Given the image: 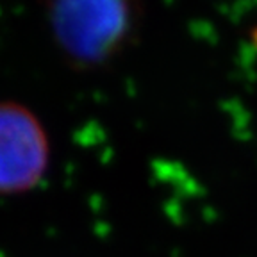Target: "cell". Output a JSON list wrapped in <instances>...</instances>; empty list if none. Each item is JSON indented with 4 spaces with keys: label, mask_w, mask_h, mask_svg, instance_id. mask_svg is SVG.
<instances>
[{
    "label": "cell",
    "mask_w": 257,
    "mask_h": 257,
    "mask_svg": "<svg viewBox=\"0 0 257 257\" xmlns=\"http://www.w3.org/2000/svg\"><path fill=\"white\" fill-rule=\"evenodd\" d=\"M56 38L72 59L98 64L120 50L134 15L125 2H64L50 13Z\"/></svg>",
    "instance_id": "cell-1"
},
{
    "label": "cell",
    "mask_w": 257,
    "mask_h": 257,
    "mask_svg": "<svg viewBox=\"0 0 257 257\" xmlns=\"http://www.w3.org/2000/svg\"><path fill=\"white\" fill-rule=\"evenodd\" d=\"M48 163L50 143L36 114L18 102H0V195L34 189Z\"/></svg>",
    "instance_id": "cell-2"
}]
</instances>
